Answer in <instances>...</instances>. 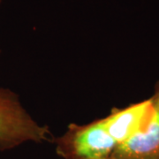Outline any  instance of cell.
Returning <instances> with one entry per match:
<instances>
[{"label": "cell", "mask_w": 159, "mask_h": 159, "mask_svg": "<svg viewBox=\"0 0 159 159\" xmlns=\"http://www.w3.org/2000/svg\"><path fill=\"white\" fill-rule=\"evenodd\" d=\"M56 153L63 159H107L118 147L104 118L85 125L70 124L55 139Z\"/></svg>", "instance_id": "cell-2"}, {"label": "cell", "mask_w": 159, "mask_h": 159, "mask_svg": "<svg viewBox=\"0 0 159 159\" xmlns=\"http://www.w3.org/2000/svg\"><path fill=\"white\" fill-rule=\"evenodd\" d=\"M2 1H3V0H0V4L2 3ZM0 52H1V50H0Z\"/></svg>", "instance_id": "cell-5"}, {"label": "cell", "mask_w": 159, "mask_h": 159, "mask_svg": "<svg viewBox=\"0 0 159 159\" xmlns=\"http://www.w3.org/2000/svg\"><path fill=\"white\" fill-rule=\"evenodd\" d=\"M151 111L142 130L114 150L112 159H159V80L154 86Z\"/></svg>", "instance_id": "cell-3"}, {"label": "cell", "mask_w": 159, "mask_h": 159, "mask_svg": "<svg viewBox=\"0 0 159 159\" xmlns=\"http://www.w3.org/2000/svg\"><path fill=\"white\" fill-rule=\"evenodd\" d=\"M107 159H112V158H111V157H110V158H107Z\"/></svg>", "instance_id": "cell-6"}, {"label": "cell", "mask_w": 159, "mask_h": 159, "mask_svg": "<svg viewBox=\"0 0 159 159\" xmlns=\"http://www.w3.org/2000/svg\"><path fill=\"white\" fill-rule=\"evenodd\" d=\"M51 133L25 109L15 92L0 88V151L28 143L50 142Z\"/></svg>", "instance_id": "cell-1"}, {"label": "cell", "mask_w": 159, "mask_h": 159, "mask_svg": "<svg viewBox=\"0 0 159 159\" xmlns=\"http://www.w3.org/2000/svg\"><path fill=\"white\" fill-rule=\"evenodd\" d=\"M151 111V100L147 98L124 108H114L104 117L109 133L118 147L143 128Z\"/></svg>", "instance_id": "cell-4"}]
</instances>
